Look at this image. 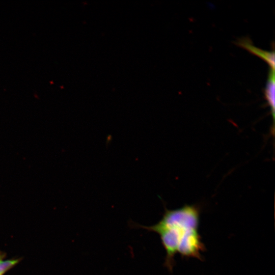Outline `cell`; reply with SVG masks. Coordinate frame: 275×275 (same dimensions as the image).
Here are the masks:
<instances>
[{"label":"cell","mask_w":275,"mask_h":275,"mask_svg":"<svg viewBox=\"0 0 275 275\" xmlns=\"http://www.w3.org/2000/svg\"><path fill=\"white\" fill-rule=\"evenodd\" d=\"M274 70L270 68L264 93L267 105L270 107L273 123H274Z\"/></svg>","instance_id":"3957f363"},{"label":"cell","mask_w":275,"mask_h":275,"mask_svg":"<svg viewBox=\"0 0 275 275\" xmlns=\"http://www.w3.org/2000/svg\"><path fill=\"white\" fill-rule=\"evenodd\" d=\"M200 213L198 205H185L174 210L166 208L157 224L151 226L138 225L159 235L166 252L164 265L171 272L177 253L182 257L202 260L201 253L205 251V246L199 232Z\"/></svg>","instance_id":"6da1fadb"},{"label":"cell","mask_w":275,"mask_h":275,"mask_svg":"<svg viewBox=\"0 0 275 275\" xmlns=\"http://www.w3.org/2000/svg\"><path fill=\"white\" fill-rule=\"evenodd\" d=\"M6 254L0 252V275H4L9 269L13 267L20 261L19 259L5 260Z\"/></svg>","instance_id":"277c9868"},{"label":"cell","mask_w":275,"mask_h":275,"mask_svg":"<svg viewBox=\"0 0 275 275\" xmlns=\"http://www.w3.org/2000/svg\"><path fill=\"white\" fill-rule=\"evenodd\" d=\"M238 46L243 48L251 53L256 55L267 63L270 68L274 70V51H266L256 47L252 43L248 37H243L238 39L235 42Z\"/></svg>","instance_id":"7a4b0ae2"}]
</instances>
